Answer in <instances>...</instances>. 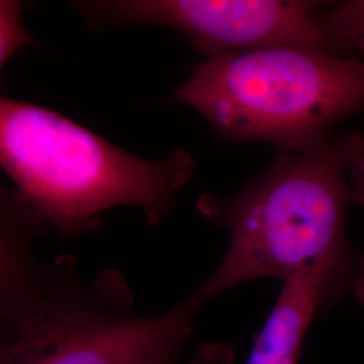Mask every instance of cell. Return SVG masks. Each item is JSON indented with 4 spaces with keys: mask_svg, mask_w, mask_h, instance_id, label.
Returning <instances> with one entry per match:
<instances>
[{
    "mask_svg": "<svg viewBox=\"0 0 364 364\" xmlns=\"http://www.w3.org/2000/svg\"><path fill=\"white\" fill-rule=\"evenodd\" d=\"M33 43L22 22V4L15 0L0 1V65H6L15 53Z\"/></svg>",
    "mask_w": 364,
    "mask_h": 364,
    "instance_id": "ba28073f",
    "label": "cell"
},
{
    "mask_svg": "<svg viewBox=\"0 0 364 364\" xmlns=\"http://www.w3.org/2000/svg\"><path fill=\"white\" fill-rule=\"evenodd\" d=\"M93 26L146 23L183 33L207 57L270 46L336 54L326 10L306 0H99L76 3Z\"/></svg>",
    "mask_w": 364,
    "mask_h": 364,
    "instance_id": "5b68a950",
    "label": "cell"
},
{
    "mask_svg": "<svg viewBox=\"0 0 364 364\" xmlns=\"http://www.w3.org/2000/svg\"><path fill=\"white\" fill-rule=\"evenodd\" d=\"M326 27L333 52L351 49L364 57V0L333 6L326 13Z\"/></svg>",
    "mask_w": 364,
    "mask_h": 364,
    "instance_id": "52a82bcc",
    "label": "cell"
},
{
    "mask_svg": "<svg viewBox=\"0 0 364 364\" xmlns=\"http://www.w3.org/2000/svg\"><path fill=\"white\" fill-rule=\"evenodd\" d=\"M234 348L228 344L204 343L193 352L189 364H231Z\"/></svg>",
    "mask_w": 364,
    "mask_h": 364,
    "instance_id": "30bf717a",
    "label": "cell"
},
{
    "mask_svg": "<svg viewBox=\"0 0 364 364\" xmlns=\"http://www.w3.org/2000/svg\"><path fill=\"white\" fill-rule=\"evenodd\" d=\"M0 225V364H182L188 299L142 314L115 270L87 279L70 255L38 259L31 237L45 230L16 193L3 197Z\"/></svg>",
    "mask_w": 364,
    "mask_h": 364,
    "instance_id": "6da1fadb",
    "label": "cell"
},
{
    "mask_svg": "<svg viewBox=\"0 0 364 364\" xmlns=\"http://www.w3.org/2000/svg\"><path fill=\"white\" fill-rule=\"evenodd\" d=\"M176 96L224 138L299 151L364 109V60L302 46L219 53L197 66Z\"/></svg>",
    "mask_w": 364,
    "mask_h": 364,
    "instance_id": "277c9868",
    "label": "cell"
},
{
    "mask_svg": "<svg viewBox=\"0 0 364 364\" xmlns=\"http://www.w3.org/2000/svg\"><path fill=\"white\" fill-rule=\"evenodd\" d=\"M363 149L362 134L328 136L312 147L284 151L234 196H200L198 213L227 228L230 245L215 273L186 299L196 311L243 282H284L346 251L350 170Z\"/></svg>",
    "mask_w": 364,
    "mask_h": 364,
    "instance_id": "7a4b0ae2",
    "label": "cell"
},
{
    "mask_svg": "<svg viewBox=\"0 0 364 364\" xmlns=\"http://www.w3.org/2000/svg\"><path fill=\"white\" fill-rule=\"evenodd\" d=\"M0 164L43 227L66 235L92 231L102 212L117 207H138L156 224L196 170L182 149L144 159L52 109L10 97L0 100Z\"/></svg>",
    "mask_w": 364,
    "mask_h": 364,
    "instance_id": "3957f363",
    "label": "cell"
},
{
    "mask_svg": "<svg viewBox=\"0 0 364 364\" xmlns=\"http://www.w3.org/2000/svg\"><path fill=\"white\" fill-rule=\"evenodd\" d=\"M350 198L352 203L364 208V149L358 153L350 170ZM353 296L364 309V257L355 263Z\"/></svg>",
    "mask_w": 364,
    "mask_h": 364,
    "instance_id": "9c48e42d",
    "label": "cell"
},
{
    "mask_svg": "<svg viewBox=\"0 0 364 364\" xmlns=\"http://www.w3.org/2000/svg\"><path fill=\"white\" fill-rule=\"evenodd\" d=\"M344 258L346 251L331 254L284 281L277 302L254 343L247 364H297L313 317Z\"/></svg>",
    "mask_w": 364,
    "mask_h": 364,
    "instance_id": "8992f818",
    "label": "cell"
}]
</instances>
